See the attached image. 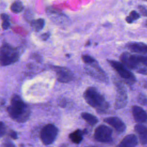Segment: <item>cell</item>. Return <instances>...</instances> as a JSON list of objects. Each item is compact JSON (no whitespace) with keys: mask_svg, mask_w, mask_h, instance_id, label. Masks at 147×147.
Segmentation results:
<instances>
[{"mask_svg":"<svg viewBox=\"0 0 147 147\" xmlns=\"http://www.w3.org/2000/svg\"><path fill=\"white\" fill-rule=\"evenodd\" d=\"M7 112L10 117L18 122L26 121L30 114V109L20 98L15 95L11 100V105L7 107Z\"/></svg>","mask_w":147,"mask_h":147,"instance_id":"1","label":"cell"},{"mask_svg":"<svg viewBox=\"0 0 147 147\" xmlns=\"http://www.w3.org/2000/svg\"><path fill=\"white\" fill-rule=\"evenodd\" d=\"M83 97L87 104L95 108L98 113H103L109 107V103L95 87H88L84 92Z\"/></svg>","mask_w":147,"mask_h":147,"instance_id":"2","label":"cell"},{"mask_svg":"<svg viewBox=\"0 0 147 147\" xmlns=\"http://www.w3.org/2000/svg\"><path fill=\"white\" fill-rule=\"evenodd\" d=\"M18 51L7 44L0 47V65L5 66L16 63L19 58Z\"/></svg>","mask_w":147,"mask_h":147,"instance_id":"3","label":"cell"},{"mask_svg":"<svg viewBox=\"0 0 147 147\" xmlns=\"http://www.w3.org/2000/svg\"><path fill=\"white\" fill-rule=\"evenodd\" d=\"M110 65L115 70L118 75L129 85H132L136 82L134 75L121 63L115 60H107Z\"/></svg>","mask_w":147,"mask_h":147,"instance_id":"4","label":"cell"},{"mask_svg":"<svg viewBox=\"0 0 147 147\" xmlns=\"http://www.w3.org/2000/svg\"><path fill=\"white\" fill-rule=\"evenodd\" d=\"M58 133V129L53 124H48L43 127L41 131L40 138L44 145L51 144L56 139Z\"/></svg>","mask_w":147,"mask_h":147,"instance_id":"5","label":"cell"},{"mask_svg":"<svg viewBox=\"0 0 147 147\" xmlns=\"http://www.w3.org/2000/svg\"><path fill=\"white\" fill-rule=\"evenodd\" d=\"M112 129L105 125L98 126L95 130L94 138L100 142H109L112 139Z\"/></svg>","mask_w":147,"mask_h":147,"instance_id":"6","label":"cell"},{"mask_svg":"<svg viewBox=\"0 0 147 147\" xmlns=\"http://www.w3.org/2000/svg\"><path fill=\"white\" fill-rule=\"evenodd\" d=\"M116 87L117 95L114 103L115 109H121L125 107L127 103V95L125 86L121 83H117Z\"/></svg>","mask_w":147,"mask_h":147,"instance_id":"7","label":"cell"},{"mask_svg":"<svg viewBox=\"0 0 147 147\" xmlns=\"http://www.w3.org/2000/svg\"><path fill=\"white\" fill-rule=\"evenodd\" d=\"M53 68L56 72L57 79L59 82L68 83L74 79V75L69 69L59 66H55Z\"/></svg>","mask_w":147,"mask_h":147,"instance_id":"8","label":"cell"},{"mask_svg":"<svg viewBox=\"0 0 147 147\" xmlns=\"http://www.w3.org/2000/svg\"><path fill=\"white\" fill-rule=\"evenodd\" d=\"M120 60L121 63L129 69L136 70L139 67L136 55L124 52L121 55Z\"/></svg>","mask_w":147,"mask_h":147,"instance_id":"9","label":"cell"},{"mask_svg":"<svg viewBox=\"0 0 147 147\" xmlns=\"http://www.w3.org/2000/svg\"><path fill=\"white\" fill-rule=\"evenodd\" d=\"M89 65H90V67L86 68L87 71L89 74L95 78H96L101 81H105L107 79L106 75L105 74L103 70L99 67L97 61Z\"/></svg>","mask_w":147,"mask_h":147,"instance_id":"10","label":"cell"},{"mask_svg":"<svg viewBox=\"0 0 147 147\" xmlns=\"http://www.w3.org/2000/svg\"><path fill=\"white\" fill-rule=\"evenodd\" d=\"M104 122L108 123L118 132H123L126 130L125 123L117 117H109L104 119Z\"/></svg>","mask_w":147,"mask_h":147,"instance_id":"11","label":"cell"},{"mask_svg":"<svg viewBox=\"0 0 147 147\" xmlns=\"http://www.w3.org/2000/svg\"><path fill=\"white\" fill-rule=\"evenodd\" d=\"M131 111L133 118L137 123L140 124L147 122V113L142 108L138 106H133Z\"/></svg>","mask_w":147,"mask_h":147,"instance_id":"12","label":"cell"},{"mask_svg":"<svg viewBox=\"0 0 147 147\" xmlns=\"http://www.w3.org/2000/svg\"><path fill=\"white\" fill-rule=\"evenodd\" d=\"M126 47L131 52L144 54L147 53V44L141 42H130L126 45Z\"/></svg>","mask_w":147,"mask_h":147,"instance_id":"13","label":"cell"},{"mask_svg":"<svg viewBox=\"0 0 147 147\" xmlns=\"http://www.w3.org/2000/svg\"><path fill=\"white\" fill-rule=\"evenodd\" d=\"M134 130L137 133L140 142L143 145L147 144V127L142 124H137Z\"/></svg>","mask_w":147,"mask_h":147,"instance_id":"14","label":"cell"},{"mask_svg":"<svg viewBox=\"0 0 147 147\" xmlns=\"http://www.w3.org/2000/svg\"><path fill=\"white\" fill-rule=\"evenodd\" d=\"M138 141L136 135L128 134L125 136L118 145L120 147H136Z\"/></svg>","mask_w":147,"mask_h":147,"instance_id":"15","label":"cell"},{"mask_svg":"<svg viewBox=\"0 0 147 147\" xmlns=\"http://www.w3.org/2000/svg\"><path fill=\"white\" fill-rule=\"evenodd\" d=\"M85 130L77 129L69 134V138L74 143L79 144L83 140V136L85 133Z\"/></svg>","mask_w":147,"mask_h":147,"instance_id":"16","label":"cell"},{"mask_svg":"<svg viewBox=\"0 0 147 147\" xmlns=\"http://www.w3.org/2000/svg\"><path fill=\"white\" fill-rule=\"evenodd\" d=\"M81 117L90 125L94 126L98 122V119L94 115L88 113H82L81 114Z\"/></svg>","mask_w":147,"mask_h":147,"instance_id":"17","label":"cell"},{"mask_svg":"<svg viewBox=\"0 0 147 147\" xmlns=\"http://www.w3.org/2000/svg\"><path fill=\"white\" fill-rule=\"evenodd\" d=\"M45 25V21L42 18L33 20L31 22V26L36 32H39L42 29Z\"/></svg>","mask_w":147,"mask_h":147,"instance_id":"18","label":"cell"},{"mask_svg":"<svg viewBox=\"0 0 147 147\" xmlns=\"http://www.w3.org/2000/svg\"><path fill=\"white\" fill-rule=\"evenodd\" d=\"M10 9L13 13H20L23 9L22 3L20 1H16L11 4L10 6Z\"/></svg>","mask_w":147,"mask_h":147,"instance_id":"19","label":"cell"},{"mask_svg":"<svg viewBox=\"0 0 147 147\" xmlns=\"http://www.w3.org/2000/svg\"><path fill=\"white\" fill-rule=\"evenodd\" d=\"M140 16V14L136 11L133 10L130 13L129 16L126 17V21L129 24H131L134 20L138 19Z\"/></svg>","mask_w":147,"mask_h":147,"instance_id":"20","label":"cell"},{"mask_svg":"<svg viewBox=\"0 0 147 147\" xmlns=\"http://www.w3.org/2000/svg\"><path fill=\"white\" fill-rule=\"evenodd\" d=\"M82 59L84 63L88 65H90L96 61L94 58L88 55H83L82 56Z\"/></svg>","mask_w":147,"mask_h":147,"instance_id":"21","label":"cell"},{"mask_svg":"<svg viewBox=\"0 0 147 147\" xmlns=\"http://www.w3.org/2000/svg\"><path fill=\"white\" fill-rule=\"evenodd\" d=\"M137 60L138 61V64H142L145 65V67H147V55H136Z\"/></svg>","mask_w":147,"mask_h":147,"instance_id":"22","label":"cell"},{"mask_svg":"<svg viewBox=\"0 0 147 147\" xmlns=\"http://www.w3.org/2000/svg\"><path fill=\"white\" fill-rule=\"evenodd\" d=\"M137 102L139 104L143 106H147V97L142 94H140L137 98Z\"/></svg>","mask_w":147,"mask_h":147,"instance_id":"23","label":"cell"},{"mask_svg":"<svg viewBox=\"0 0 147 147\" xmlns=\"http://www.w3.org/2000/svg\"><path fill=\"white\" fill-rule=\"evenodd\" d=\"M136 71L138 74L145 75H147V68L146 67H138L136 69Z\"/></svg>","mask_w":147,"mask_h":147,"instance_id":"24","label":"cell"},{"mask_svg":"<svg viewBox=\"0 0 147 147\" xmlns=\"http://www.w3.org/2000/svg\"><path fill=\"white\" fill-rule=\"evenodd\" d=\"M6 131V126L3 122L0 121V137H2Z\"/></svg>","mask_w":147,"mask_h":147,"instance_id":"25","label":"cell"},{"mask_svg":"<svg viewBox=\"0 0 147 147\" xmlns=\"http://www.w3.org/2000/svg\"><path fill=\"white\" fill-rule=\"evenodd\" d=\"M138 9H139V10H140L141 14L142 16L147 17V9L144 6L140 5L138 6Z\"/></svg>","mask_w":147,"mask_h":147,"instance_id":"26","label":"cell"},{"mask_svg":"<svg viewBox=\"0 0 147 147\" xmlns=\"http://www.w3.org/2000/svg\"><path fill=\"white\" fill-rule=\"evenodd\" d=\"M10 22L9 21H3L2 24V28L3 30H6L10 26Z\"/></svg>","mask_w":147,"mask_h":147,"instance_id":"27","label":"cell"},{"mask_svg":"<svg viewBox=\"0 0 147 147\" xmlns=\"http://www.w3.org/2000/svg\"><path fill=\"white\" fill-rule=\"evenodd\" d=\"M3 147H15V145L10 141H6L3 144Z\"/></svg>","mask_w":147,"mask_h":147,"instance_id":"28","label":"cell"},{"mask_svg":"<svg viewBox=\"0 0 147 147\" xmlns=\"http://www.w3.org/2000/svg\"><path fill=\"white\" fill-rule=\"evenodd\" d=\"M50 36V33L49 32H47V33H45L44 34H42L41 36V38L42 40H47Z\"/></svg>","mask_w":147,"mask_h":147,"instance_id":"29","label":"cell"},{"mask_svg":"<svg viewBox=\"0 0 147 147\" xmlns=\"http://www.w3.org/2000/svg\"><path fill=\"white\" fill-rule=\"evenodd\" d=\"M1 18L2 21H9V16L5 13L2 14L1 15Z\"/></svg>","mask_w":147,"mask_h":147,"instance_id":"30","label":"cell"},{"mask_svg":"<svg viewBox=\"0 0 147 147\" xmlns=\"http://www.w3.org/2000/svg\"><path fill=\"white\" fill-rule=\"evenodd\" d=\"M10 136L11 138L14 139V140H16L17 138V134L16 131H11L10 133Z\"/></svg>","mask_w":147,"mask_h":147,"instance_id":"31","label":"cell"},{"mask_svg":"<svg viewBox=\"0 0 147 147\" xmlns=\"http://www.w3.org/2000/svg\"><path fill=\"white\" fill-rule=\"evenodd\" d=\"M60 147H69L67 144H61Z\"/></svg>","mask_w":147,"mask_h":147,"instance_id":"32","label":"cell"},{"mask_svg":"<svg viewBox=\"0 0 147 147\" xmlns=\"http://www.w3.org/2000/svg\"><path fill=\"white\" fill-rule=\"evenodd\" d=\"M90 41H88V42L86 43V45L87 46V45H90Z\"/></svg>","mask_w":147,"mask_h":147,"instance_id":"33","label":"cell"},{"mask_svg":"<svg viewBox=\"0 0 147 147\" xmlns=\"http://www.w3.org/2000/svg\"><path fill=\"white\" fill-rule=\"evenodd\" d=\"M145 25H146V26H147V21H146V22H145Z\"/></svg>","mask_w":147,"mask_h":147,"instance_id":"34","label":"cell"},{"mask_svg":"<svg viewBox=\"0 0 147 147\" xmlns=\"http://www.w3.org/2000/svg\"><path fill=\"white\" fill-rule=\"evenodd\" d=\"M117 147H120V146H119V145H118V146H117Z\"/></svg>","mask_w":147,"mask_h":147,"instance_id":"35","label":"cell"},{"mask_svg":"<svg viewBox=\"0 0 147 147\" xmlns=\"http://www.w3.org/2000/svg\"><path fill=\"white\" fill-rule=\"evenodd\" d=\"M93 147H95V146H93Z\"/></svg>","mask_w":147,"mask_h":147,"instance_id":"36","label":"cell"}]
</instances>
